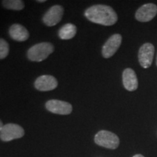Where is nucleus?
<instances>
[{
	"mask_svg": "<svg viewBox=\"0 0 157 157\" xmlns=\"http://www.w3.org/2000/svg\"><path fill=\"white\" fill-rule=\"evenodd\" d=\"M84 15L91 22L103 25H112L117 22V13L112 7L104 5H95L87 9Z\"/></svg>",
	"mask_w": 157,
	"mask_h": 157,
	"instance_id": "obj_1",
	"label": "nucleus"
},
{
	"mask_svg": "<svg viewBox=\"0 0 157 157\" xmlns=\"http://www.w3.org/2000/svg\"><path fill=\"white\" fill-rule=\"evenodd\" d=\"M53 44L50 42H41L34 44L27 52V57L31 61L42 62L54 52Z\"/></svg>",
	"mask_w": 157,
	"mask_h": 157,
	"instance_id": "obj_2",
	"label": "nucleus"
},
{
	"mask_svg": "<svg viewBox=\"0 0 157 157\" xmlns=\"http://www.w3.org/2000/svg\"><path fill=\"white\" fill-rule=\"evenodd\" d=\"M97 145L109 149H116L119 145V139L114 133L107 130L99 131L95 136Z\"/></svg>",
	"mask_w": 157,
	"mask_h": 157,
	"instance_id": "obj_3",
	"label": "nucleus"
},
{
	"mask_svg": "<svg viewBox=\"0 0 157 157\" xmlns=\"http://www.w3.org/2000/svg\"><path fill=\"white\" fill-rule=\"evenodd\" d=\"M24 134V129L20 125L13 123L6 124L0 132V139L4 142H9L15 139L21 138Z\"/></svg>",
	"mask_w": 157,
	"mask_h": 157,
	"instance_id": "obj_4",
	"label": "nucleus"
},
{
	"mask_svg": "<svg viewBox=\"0 0 157 157\" xmlns=\"http://www.w3.org/2000/svg\"><path fill=\"white\" fill-rule=\"evenodd\" d=\"M45 107L50 112L60 115H68L72 112L71 104L59 100H50L45 104Z\"/></svg>",
	"mask_w": 157,
	"mask_h": 157,
	"instance_id": "obj_5",
	"label": "nucleus"
},
{
	"mask_svg": "<svg viewBox=\"0 0 157 157\" xmlns=\"http://www.w3.org/2000/svg\"><path fill=\"white\" fill-rule=\"evenodd\" d=\"M154 51V46L151 43H146L140 47L138 52V60L143 68H148L152 64Z\"/></svg>",
	"mask_w": 157,
	"mask_h": 157,
	"instance_id": "obj_6",
	"label": "nucleus"
},
{
	"mask_svg": "<svg viewBox=\"0 0 157 157\" xmlns=\"http://www.w3.org/2000/svg\"><path fill=\"white\" fill-rule=\"evenodd\" d=\"M63 15V8L60 5H54L50 7L43 16V23L48 26H54L61 21Z\"/></svg>",
	"mask_w": 157,
	"mask_h": 157,
	"instance_id": "obj_7",
	"label": "nucleus"
},
{
	"mask_svg": "<svg viewBox=\"0 0 157 157\" xmlns=\"http://www.w3.org/2000/svg\"><path fill=\"white\" fill-rule=\"evenodd\" d=\"M122 38L119 34H115L106 41L102 49V55L103 58H109L116 53L121 44Z\"/></svg>",
	"mask_w": 157,
	"mask_h": 157,
	"instance_id": "obj_8",
	"label": "nucleus"
},
{
	"mask_svg": "<svg viewBox=\"0 0 157 157\" xmlns=\"http://www.w3.org/2000/svg\"><path fill=\"white\" fill-rule=\"evenodd\" d=\"M157 14V6L155 4L148 3L143 5L135 13V18L140 22H148Z\"/></svg>",
	"mask_w": 157,
	"mask_h": 157,
	"instance_id": "obj_9",
	"label": "nucleus"
},
{
	"mask_svg": "<svg viewBox=\"0 0 157 157\" xmlns=\"http://www.w3.org/2000/svg\"><path fill=\"white\" fill-rule=\"evenodd\" d=\"M34 86L39 91H50L58 87V81L53 76L42 75L36 78Z\"/></svg>",
	"mask_w": 157,
	"mask_h": 157,
	"instance_id": "obj_10",
	"label": "nucleus"
},
{
	"mask_svg": "<svg viewBox=\"0 0 157 157\" xmlns=\"http://www.w3.org/2000/svg\"><path fill=\"white\" fill-rule=\"evenodd\" d=\"M122 81L124 87L128 91H135L138 87L137 75L132 68H126L123 71Z\"/></svg>",
	"mask_w": 157,
	"mask_h": 157,
	"instance_id": "obj_11",
	"label": "nucleus"
},
{
	"mask_svg": "<svg viewBox=\"0 0 157 157\" xmlns=\"http://www.w3.org/2000/svg\"><path fill=\"white\" fill-rule=\"evenodd\" d=\"M9 35L13 40L17 42H24L29 37L28 30L23 25L17 23L13 24L10 27Z\"/></svg>",
	"mask_w": 157,
	"mask_h": 157,
	"instance_id": "obj_12",
	"label": "nucleus"
},
{
	"mask_svg": "<svg viewBox=\"0 0 157 157\" xmlns=\"http://www.w3.org/2000/svg\"><path fill=\"white\" fill-rule=\"evenodd\" d=\"M76 34V27L72 23H67L63 25L58 31V36L61 39L68 40L74 38Z\"/></svg>",
	"mask_w": 157,
	"mask_h": 157,
	"instance_id": "obj_13",
	"label": "nucleus"
},
{
	"mask_svg": "<svg viewBox=\"0 0 157 157\" xmlns=\"http://www.w3.org/2000/svg\"><path fill=\"white\" fill-rule=\"evenodd\" d=\"M2 5L5 9L12 10H22L24 8V2L21 0H4L2 1Z\"/></svg>",
	"mask_w": 157,
	"mask_h": 157,
	"instance_id": "obj_14",
	"label": "nucleus"
},
{
	"mask_svg": "<svg viewBox=\"0 0 157 157\" xmlns=\"http://www.w3.org/2000/svg\"><path fill=\"white\" fill-rule=\"evenodd\" d=\"M10 52L9 44L5 39L0 38V60L7 58Z\"/></svg>",
	"mask_w": 157,
	"mask_h": 157,
	"instance_id": "obj_15",
	"label": "nucleus"
},
{
	"mask_svg": "<svg viewBox=\"0 0 157 157\" xmlns=\"http://www.w3.org/2000/svg\"><path fill=\"white\" fill-rule=\"evenodd\" d=\"M3 126H4V124H3L2 121L0 120V132H1V130H2V129Z\"/></svg>",
	"mask_w": 157,
	"mask_h": 157,
	"instance_id": "obj_16",
	"label": "nucleus"
},
{
	"mask_svg": "<svg viewBox=\"0 0 157 157\" xmlns=\"http://www.w3.org/2000/svg\"><path fill=\"white\" fill-rule=\"evenodd\" d=\"M133 157H145V156H143V155H141V154H136V155H135Z\"/></svg>",
	"mask_w": 157,
	"mask_h": 157,
	"instance_id": "obj_17",
	"label": "nucleus"
},
{
	"mask_svg": "<svg viewBox=\"0 0 157 157\" xmlns=\"http://www.w3.org/2000/svg\"><path fill=\"white\" fill-rule=\"evenodd\" d=\"M46 2L45 0H41V1L40 0H39V1H37V2Z\"/></svg>",
	"mask_w": 157,
	"mask_h": 157,
	"instance_id": "obj_18",
	"label": "nucleus"
},
{
	"mask_svg": "<svg viewBox=\"0 0 157 157\" xmlns=\"http://www.w3.org/2000/svg\"><path fill=\"white\" fill-rule=\"evenodd\" d=\"M156 66H157V58H156Z\"/></svg>",
	"mask_w": 157,
	"mask_h": 157,
	"instance_id": "obj_19",
	"label": "nucleus"
}]
</instances>
